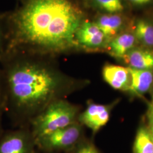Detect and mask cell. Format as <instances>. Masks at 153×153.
Listing matches in <instances>:
<instances>
[{"mask_svg": "<svg viewBox=\"0 0 153 153\" xmlns=\"http://www.w3.org/2000/svg\"><path fill=\"white\" fill-rule=\"evenodd\" d=\"M148 110L147 115L149 121H153V105L151 104L148 105Z\"/></svg>", "mask_w": 153, "mask_h": 153, "instance_id": "ffe728a7", "label": "cell"}, {"mask_svg": "<svg viewBox=\"0 0 153 153\" xmlns=\"http://www.w3.org/2000/svg\"><path fill=\"white\" fill-rule=\"evenodd\" d=\"M133 153H153V137L149 129L140 127L136 134L133 148Z\"/></svg>", "mask_w": 153, "mask_h": 153, "instance_id": "4fadbf2b", "label": "cell"}, {"mask_svg": "<svg viewBox=\"0 0 153 153\" xmlns=\"http://www.w3.org/2000/svg\"><path fill=\"white\" fill-rule=\"evenodd\" d=\"M99 9L108 13H117L124 10L121 0H90Z\"/></svg>", "mask_w": 153, "mask_h": 153, "instance_id": "9a60e30c", "label": "cell"}, {"mask_svg": "<svg viewBox=\"0 0 153 153\" xmlns=\"http://www.w3.org/2000/svg\"><path fill=\"white\" fill-rule=\"evenodd\" d=\"M123 60L129 68L153 71V51L152 50L134 47L126 53Z\"/></svg>", "mask_w": 153, "mask_h": 153, "instance_id": "9c48e42d", "label": "cell"}, {"mask_svg": "<svg viewBox=\"0 0 153 153\" xmlns=\"http://www.w3.org/2000/svg\"><path fill=\"white\" fill-rule=\"evenodd\" d=\"M104 81L116 90L128 91L131 85V74L128 68L107 64L103 68Z\"/></svg>", "mask_w": 153, "mask_h": 153, "instance_id": "52a82bcc", "label": "cell"}, {"mask_svg": "<svg viewBox=\"0 0 153 153\" xmlns=\"http://www.w3.org/2000/svg\"><path fill=\"white\" fill-rule=\"evenodd\" d=\"M150 104L153 105V91L152 94V102H151V103Z\"/></svg>", "mask_w": 153, "mask_h": 153, "instance_id": "7402d4cb", "label": "cell"}, {"mask_svg": "<svg viewBox=\"0 0 153 153\" xmlns=\"http://www.w3.org/2000/svg\"><path fill=\"white\" fill-rule=\"evenodd\" d=\"M5 108L16 115L42 112L68 91L74 82L49 66L34 61L18 60L13 56L0 58Z\"/></svg>", "mask_w": 153, "mask_h": 153, "instance_id": "7a4b0ae2", "label": "cell"}, {"mask_svg": "<svg viewBox=\"0 0 153 153\" xmlns=\"http://www.w3.org/2000/svg\"><path fill=\"white\" fill-rule=\"evenodd\" d=\"M137 39L134 34L124 33L116 36L107 45L109 54L116 59H123L126 53L135 47Z\"/></svg>", "mask_w": 153, "mask_h": 153, "instance_id": "8fae6325", "label": "cell"}, {"mask_svg": "<svg viewBox=\"0 0 153 153\" xmlns=\"http://www.w3.org/2000/svg\"><path fill=\"white\" fill-rule=\"evenodd\" d=\"M4 17L6 42L1 56L25 48L51 53L76 48V31L85 21L73 0H25Z\"/></svg>", "mask_w": 153, "mask_h": 153, "instance_id": "6da1fadb", "label": "cell"}, {"mask_svg": "<svg viewBox=\"0 0 153 153\" xmlns=\"http://www.w3.org/2000/svg\"><path fill=\"white\" fill-rule=\"evenodd\" d=\"M131 74V85L128 91L137 95L147 93L153 84V71L140 70L128 67Z\"/></svg>", "mask_w": 153, "mask_h": 153, "instance_id": "30bf717a", "label": "cell"}, {"mask_svg": "<svg viewBox=\"0 0 153 153\" xmlns=\"http://www.w3.org/2000/svg\"><path fill=\"white\" fill-rule=\"evenodd\" d=\"M5 108V95L1 73H0V117L2 110Z\"/></svg>", "mask_w": 153, "mask_h": 153, "instance_id": "ac0fdd59", "label": "cell"}, {"mask_svg": "<svg viewBox=\"0 0 153 153\" xmlns=\"http://www.w3.org/2000/svg\"><path fill=\"white\" fill-rule=\"evenodd\" d=\"M6 28L4 16H0V57L3 54L5 48Z\"/></svg>", "mask_w": 153, "mask_h": 153, "instance_id": "2e32d148", "label": "cell"}, {"mask_svg": "<svg viewBox=\"0 0 153 153\" xmlns=\"http://www.w3.org/2000/svg\"><path fill=\"white\" fill-rule=\"evenodd\" d=\"M30 141L25 133L13 131L0 140V153H31Z\"/></svg>", "mask_w": 153, "mask_h": 153, "instance_id": "ba28073f", "label": "cell"}, {"mask_svg": "<svg viewBox=\"0 0 153 153\" xmlns=\"http://www.w3.org/2000/svg\"><path fill=\"white\" fill-rule=\"evenodd\" d=\"M132 4L137 5H146L150 2H152L153 0H128Z\"/></svg>", "mask_w": 153, "mask_h": 153, "instance_id": "d6986e66", "label": "cell"}, {"mask_svg": "<svg viewBox=\"0 0 153 153\" xmlns=\"http://www.w3.org/2000/svg\"><path fill=\"white\" fill-rule=\"evenodd\" d=\"M78 47L89 49L107 47L109 40L95 22L84 21L76 35Z\"/></svg>", "mask_w": 153, "mask_h": 153, "instance_id": "5b68a950", "label": "cell"}, {"mask_svg": "<svg viewBox=\"0 0 153 153\" xmlns=\"http://www.w3.org/2000/svg\"><path fill=\"white\" fill-rule=\"evenodd\" d=\"M78 108L68 102L58 99L49 104L33 123L35 139L75 123Z\"/></svg>", "mask_w": 153, "mask_h": 153, "instance_id": "3957f363", "label": "cell"}, {"mask_svg": "<svg viewBox=\"0 0 153 153\" xmlns=\"http://www.w3.org/2000/svg\"><path fill=\"white\" fill-rule=\"evenodd\" d=\"M112 104L91 103L79 116V120L88 126L94 133H96L105 126L109 120Z\"/></svg>", "mask_w": 153, "mask_h": 153, "instance_id": "8992f818", "label": "cell"}, {"mask_svg": "<svg viewBox=\"0 0 153 153\" xmlns=\"http://www.w3.org/2000/svg\"><path fill=\"white\" fill-rule=\"evenodd\" d=\"M76 153H99L93 145L87 143L82 145L78 149Z\"/></svg>", "mask_w": 153, "mask_h": 153, "instance_id": "e0dca14e", "label": "cell"}, {"mask_svg": "<svg viewBox=\"0 0 153 153\" xmlns=\"http://www.w3.org/2000/svg\"><path fill=\"white\" fill-rule=\"evenodd\" d=\"M149 125H150V126H149V129L153 137V121H149Z\"/></svg>", "mask_w": 153, "mask_h": 153, "instance_id": "44dd1931", "label": "cell"}, {"mask_svg": "<svg viewBox=\"0 0 153 153\" xmlns=\"http://www.w3.org/2000/svg\"><path fill=\"white\" fill-rule=\"evenodd\" d=\"M136 38L147 47H153V25L145 20L137 21L134 28Z\"/></svg>", "mask_w": 153, "mask_h": 153, "instance_id": "5bb4252c", "label": "cell"}, {"mask_svg": "<svg viewBox=\"0 0 153 153\" xmlns=\"http://www.w3.org/2000/svg\"><path fill=\"white\" fill-rule=\"evenodd\" d=\"M81 133V126L74 123L37 138L36 141L40 147L48 150L66 149L73 146L78 141Z\"/></svg>", "mask_w": 153, "mask_h": 153, "instance_id": "277c9868", "label": "cell"}, {"mask_svg": "<svg viewBox=\"0 0 153 153\" xmlns=\"http://www.w3.org/2000/svg\"><path fill=\"white\" fill-rule=\"evenodd\" d=\"M95 22L110 42L120 31L123 20L116 13H108L100 16Z\"/></svg>", "mask_w": 153, "mask_h": 153, "instance_id": "7c38bea8", "label": "cell"}]
</instances>
